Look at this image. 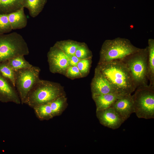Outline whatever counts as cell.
<instances>
[{"label": "cell", "mask_w": 154, "mask_h": 154, "mask_svg": "<svg viewBox=\"0 0 154 154\" xmlns=\"http://www.w3.org/2000/svg\"><path fill=\"white\" fill-rule=\"evenodd\" d=\"M96 68L118 93L123 95L131 94L136 89L127 67L121 60L98 64Z\"/></svg>", "instance_id": "6da1fadb"}, {"label": "cell", "mask_w": 154, "mask_h": 154, "mask_svg": "<svg viewBox=\"0 0 154 154\" xmlns=\"http://www.w3.org/2000/svg\"><path fill=\"white\" fill-rule=\"evenodd\" d=\"M64 92L59 84L40 79L29 93L24 104L33 108L64 95Z\"/></svg>", "instance_id": "7a4b0ae2"}, {"label": "cell", "mask_w": 154, "mask_h": 154, "mask_svg": "<svg viewBox=\"0 0 154 154\" xmlns=\"http://www.w3.org/2000/svg\"><path fill=\"white\" fill-rule=\"evenodd\" d=\"M140 48L133 45L127 38L117 37L113 39L106 40L104 42L101 48L98 64L121 60L137 51Z\"/></svg>", "instance_id": "3957f363"}, {"label": "cell", "mask_w": 154, "mask_h": 154, "mask_svg": "<svg viewBox=\"0 0 154 154\" xmlns=\"http://www.w3.org/2000/svg\"><path fill=\"white\" fill-rule=\"evenodd\" d=\"M148 48H140L137 51L121 60L126 65L137 88L148 84Z\"/></svg>", "instance_id": "277c9868"}, {"label": "cell", "mask_w": 154, "mask_h": 154, "mask_svg": "<svg viewBox=\"0 0 154 154\" xmlns=\"http://www.w3.org/2000/svg\"><path fill=\"white\" fill-rule=\"evenodd\" d=\"M29 54L27 44L19 34L14 32L0 35V63Z\"/></svg>", "instance_id": "5b68a950"}, {"label": "cell", "mask_w": 154, "mask_h": 154, "mask_svg": "<svg viewBox=\"0 0 154 154\" xmlns=\"http://www.w3.org/2000/svg\"><path fill=\"white\" fill-rule=\"evenodd\" d=\"M132 95L134 113L139 118H154V86H140Z\"/></svg>", "instance_id": "8992f818"}, {"label": "cell", "mask_w": 154, "mask_h": 154, "mask_svg": "<svg viewBox=\"0 0 154 154\" xmlns=\"http://www.w3.org/2000/svg\"><path fill=\"white\" fill-rule=\"evenodd\" d=\"M40 71L39 67L33 66L15 71V87L22 104H24L29 93L40 79Z\"/></svg>", "instance_id": "52a82bcc"}, {"label": "cell", "mask_w": 154, "mask_h": 154, "mask_svg": "<svg viewBox=\"0 0 154 154\" xmlns=\"http://www.w3.org/2000/svg\"><path fill=\"white\" fill-rule=\"evenodd\" d=\"M47 56L50 71L64 75L70 66L68 56L54 45L50 48Z\"/></svg>", "instance_id": "ba28073f"}, {"label": "cell", "mask_w": 154, "mask_h": 154, "mask_svg": "<svg viewBox=\"0 0 154 154\" xmlns=\"http://www.w3.org/2000/svg\"><path fill=\"white\" fill-rule=\"evenodd\" d=\"M91 88L92 95L117 93L111 84L96 67L91 82Z\"/></svg>", "instance_id": "9c48e42d"}, {"label": "cell", "mask_w": 154, "mask_h": 154, "mask_svg": "<svg viewBox=\"0 0 154 154\" xmlns=\"http://www.w3.org/2000/svg\"><path fill=\"white\" fill-rule=\"evenodd\" d=\"M96 114L101 124L113 129L119 128L125 121L111 107L96 111Z\"/></svg>", "instance_id": "30bf717a"}, {"label": "cell", "mask_w": 154, "mask_h": 154, "mask_svg": "<svg viewBox=\"0 0 154 154\" xmlns=\"http://www.w3.org/2000/svg\"><path fill=\"white\" fill-rule=\"evenodd\" d=\"M0 102L21 104V100L15 87L0 74Z\"/></svg>", "instance_id": "8fae6325"}, {"label": "cell", "mask_w": 154, "mask_h": 154, "mask_svg": "<svg viewBox=\"0 0 154 154\" xmlns=\"http://www.w3.org/2000/svg\"><path fill=\"white\" fill-rule=\"evenodd\" d=\"M125 121L134 113L132 95L131 94L124 95L117 99L111 106Z\"/></svg>", "instance_id": "7c38bea8"}, {"label": "cell", "mask_w": 154, "mask_h": 154, "mask_svg": "<svg viewBox=\"0 0 154 154\" xmlns=\"http://www.w3.org/2000/svg\"><path fill=\"white\" fill-rule=\"evenodd\" d=\"M92 96L96 105V111H98L111 107L117 99L123 95L114 93Z\"/></svg>", "instance_id": "4fadbf2b"}, {"label": "cell", "mask_w": 154, "mask_h": 154, "mask_svg": "<svg viewBox=\"0 0 154 154\" xmlns=\"http://www.w3.org/2000/svg\"><path fill=\"white\" fill-rule=\"evenodd\" d=\"M8 16L12 30L22 29L26 26L27 19L24 8L8 14Z\"/></svg>", "instance_id": "5bb4252c"}, {"label": "cell", "mask_w": 154, "mask_h": 154, "mask_svg": "<svg viewBox=\"0 0 154 154\" xmlns=\"http://www.w3.org/2000/svg\"><path fill=\"white\" fill-rule=\"evenodd\" d=\"M47 0H23V7L27 8L30 15L34 18L42 10Z\"/></svg>", "instance_id": "9a60e30c"}, {"label": "cell", "mask_w": 154, "mask_h": 154, "mask_svg": "<svg viewBox=\"0 0 154 154\" xmlns=\"http://www.w3.org/2000/svg\"><path fill=\"white\" fill-rule=\"evenodd\" d=\"M148 69L149 86H154V39L148 40Z\"/></svg>", "instance_id": "2e32d148"}, {"label": "cell", "mask_w": 154, "mask_h": 154, "mask_svg": "<svg viewBox=\"0 0 154 154\" xmlns=\"http://www.w3.org/2000/svg\"><path fill=\"white\" fill-rule=\"evenodd\" d=\"M23 0H0V13L8 14L23 7Z\"/></svg>", "instance_id": "e0dca14e"}, {"label": "cell", "mask_w": 154, "mask_h": 154, "mask_svg": "<svg viewBox=\"0 0 154 154\" xmlns=\"http://www.w3.org/2000/svg\"><path fill=\"white\" fill-rule=\"evenodd\" d=\"M80 42L71 40L57 41L54 45L61 50L68 56L74 55Z\"/></svg>", "instance_id": "ac0fdd59"}, {"label": "cell", "mask_w": 154, "mask_h": 154, "mask_svg": "<svg viewBox=\"0 0 154 154\" xmlns=\"http://www.w3.org/2000/svg\"><path fill=\"white\" fill-rule=\"evenodd\" d=\"M33 108L36 116L40 120H47L53 117L49 102L36 106Z\"/></svg>", "instance_id": "d6986e66"}, {"label": "cell", "mask_w": 154, "mask_h": 154, "mask_svg": "<svg viewBox=\"0 0 154 154\" xmlns=\"http://www.w3.org/2000/svg\"><path fill=\"white\" fill-rule=\"evenodd\" d=\"M24 56L23 55L17 56L7 61L9 65L15 71L31 67L33 65L27 61Z\"/></svg>", "instance_id": "ffe728a7"}, {"label": "cell", "mask_w": 154, "mask_h": 154, "mask_svg": "<svg viewBox=\"0 0 154 154\" xmlns=\"http://www.w3.org/2000/svg\"><path fill=\"white\" fill-rule=\"evenodd\" d=\"M0 74L15 87V71L9 66L7 61L0 63Z\"/></svg>", "instance_id": "44dd1931"}, {"label": "cell", "mask_w": 154, "mask_h": 154, "mask_svg": "<svg viewBox=\"0 0 154 154\" xmlns=\"http://www.w3.org/2000/svg\"><path fill=\"white\" fill-rule=\"evenodd\" d=\"M66 103L65 96L59 97L49 102L53 117L60 114L65 107Z\"/></svg>", "instance_id": "7402d4cb"}, {"label": "cell", "mask_w": 154, "mask_h": 154, "mask_svg": "<svg viewBox=\"0 0 154 154\" xmlns=\"http://www.w3.org/2000/svg\"><path fill=\"white\" fill-rule=\"evenodd\" d=\"M74 54L80 59L92 58V52L84 42H80Z\"/></svg>", "instance_id": "603a6c76"}, {"label": "cell", "mask_w": 154, "mask_h": 154, "mask_svg": "<svg viewBox=\"0 0 154 154\" xmlns=\"http://www.w3.org/2000/svg\"><path fill=\"white\" fill-rule=\"evenodd\" d=\"M92 58L80 59L77 66L82 77L86 76L89 74L91 66Z\"/></svg>", "instance_id": "cb8c5ba5"}, {"label": "cell", "mask_w": 154, "mask_h": 154, "mask_svg": "<svg viewBox=\"0 0 154 154\" xmlns=\"http://www.w3.org/2000/svg\"><path fill=\"white\" fill-rule=\"evenodd\" d=\"M12 30L8 14L0 13V35L9 33Z\"/></svg>", "instance_id": "d4e9b609"}, {"label": "cell", "mask_w": 154, "mask_h": 154, "mask_svg": "<svg viewBox=\"0 0 154 154\" xmlns=\"http://www.w3.org/2000/svg\"><path fill=\"white\" fill-rule=\"evenodd\" d=\"M64 75L72 79L82 77L77 66H70Z\"/></svg>", "instance_id": "484cf974"}, {"label": "cell", "mask_w": 154, "mask_h": 154, "mask_svg": "<svg viewBox=\"0 0 154 154\" xmlns=\"http://www.w3.org/2000/svg\"><path fill=\"white\" fill-rule=\"evenodd\" d=\"M68 57L69 66H77L78 62L80 60L75 54L69 56Z\"/></svg>", "instance_id": "4316f807"}]
</instances>
